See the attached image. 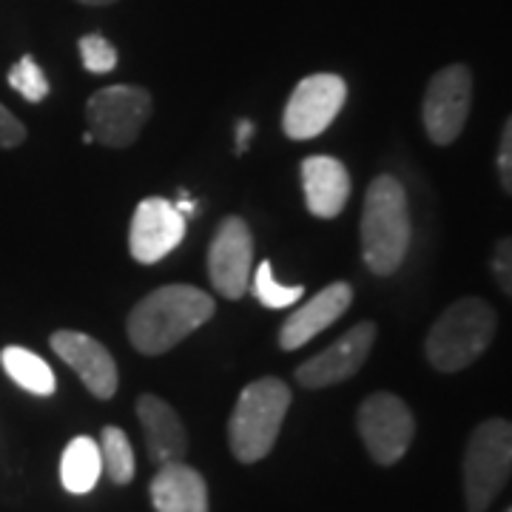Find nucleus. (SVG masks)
<instances>
[{
  "mask_svg": "<svg viewBox=\"0 0 512 512\" xmlns=\"http://www.w3.org/2000/svg\"><path fill=\"white\" fill-rule=\"evenodd\" d=\"M217 313L214 299L194 285H163L140 299L128 313V339L137 353L160 356Z\"/></svg>",
  "mask_w": 512,
  "mask_h": 512,
  "instance_id": "f257e3e1",
  "label": "nucleus"
},
{
  "mask_svg": "<svg viewBox=\"0 0 512 512\" xmlns=\"http://www.w3.org/2000/svg\"><path fill=\"white\" fill-rule=\"evenodd\" d=\"M413 222L407 191L393 174H379L365 194L362 208V256L376 276H390L402 268L410 251Z\"/></svg>",
  "mask_w": 512,
  "mask_h": 512,
  "instance_id": "f03ea898",
  "label": "nucleus"
},
{
  "mask_svg": "<svg viewBox=\"0 0 512 512\" xmlns=\"http://www.w3.org/2000/svg\"><path fill=\"white\" fill-rule=\"evenodd\" d=\"M495 328L498 316L493 305L478 296H464L433 322L424 342L427 362L439 373H458L487 353Z\"/></svg>",
  "mask_w": 512,
  "mask_h": 512,
  "instance_id": "7ed1b4c3",
  "label": "nucleus"
},
{
  "mask_svg": "<svg viewBox=\"0 0 512 512\" xmlns=\"http://www.w3.org/2000/svg\"><path fill=\"white\" fill-rule=\"evenodd\" d=\"M291 399V387L276 376L256 379L239 393L228 419V444L237 461L256 464L274 450Z\"/></svg>",
  "mask_w": 512,
  "mask_h": 512,
  "instance_id": "20e7f679",
  "label": "nucleus"
},
{
  "mask_svg": "<svg viewBox=\"0 0 512 512\" xmlns=\"http://www.w3.org/2000/svg\"><path fill=\"white\" fill-rule=\"evenodd\" d=\"M464 504L487 512L512 476V421L487 419L473 430L464 450Z\"/></svg>",
  "mask_w": 512,
  "mask_h": 512,
  "instance_id": "39448f33",
  "label": "nucleus"
},
{
  "mask_svg": "<svg viewBox=\"0 0 512 512\" xmlns=\"http://www.w3.org/2000/svg\"><path fill=\"white\" fill-rule=\"evenodd\" d=\"M356 427L370 458L382 467H393L396 461H402L416 436L413 410L396 393L367 396L356 413Z\"/></svg>",
  "mask_w": 512,
  "mask_h": 512,
  "instance_id": "423d86ee",
  "label": "nucleus"
},
{
  "mask_svg": "<svg viewBox=\"0 0 512 512\" xmlns=\"http://www.w3.org/2000/svg\"><path fill=\"white\" fill-rule=\"evenodd\" d=\"M151 117V94L140 86H106L86 103L89 131L97 143L128 148Z\"/></svg>",
  "mask_w": 512,
  "mask_h": 512,
  "instance_id": "0eeeda50",
  "label": "nucleus"
},
{
  "mask_svg": "<svg viewBox=\"0 0 512 512\" xmlns=\"http://www.w3.org/2000/svg\"><path fill=\"white\" fill-rule=\"evenodd\" d=\"M473 103V72L464 63H453L436 72L427 83L421 120L427 128V137L436 146L456 143L458 134L467 126Z\"/></svg>",
  "mask_w": 512,
  "mask_h": 512,
  "instance_id": "6e6552de",
  "label": "nucleus"
},
{
  "mask_svg": "<svg viewBox=\"0 0 512 512\" xmlns=\"http://www.w3.org/2000/svg\"><path fill=\"white\" fill-rule=\"evenodd\" d=\"M348 100V83L339 74H311L299 80L285 106L282 128L291 140L319 137Z\"/></svg>",
  "mask_w": 512,
  "mask_h": 512,
  "instance_id": "1a4fd4ad",
  "label": "nucleus"
},
{
  "mask_svg": "<svg viewBox=\"0 0 512 512\" xmlns=\"http://www.w3.org/2000/svg\"><path fill=\"white\" fill-rule=\"evenodd\" d=\"M211 285L225 299H242L254 276V237L242 217H225L208 248Z\"/></svg>",
  "mask_w": 512,
  "mask_h": 512,
  "instance_id": "9d476101",
  "label": "nucleus"
},
{
  "mask_svg": "<svg viewBox=\"0 0 512 512\" xmlns=\"http://www.w3.org/2000/svg\"><path fill=\"white\" fill-rule=\"evenodd\" d=\"M376 333H379V328L373 322L353 325L333 345L311 356L305 365L296 367V382L302 387H311V390H322V387H333V384L353 379L376 345Z\"/></svg>",
  "mask_w": 512,
  "mask_h": 512,
  "instance_id": "9b49d317",
  "label": "nucleus"
},
{
  "mask_svg": "<svg viewBox=\"0 0 512 512\" xmlns=\"http://www.w3.org/2000/svg\"><path fill=\"white\" fill-rule=\"evenodd\" d=\"M185 237V217L165 197H148L137 205L128 231V251L140 265H154Z\"/></svg>",
  "mask_w": 512,
  "mask_h": 512,
  "instance_id": "f8f14e48",
  "label": "nucleus"
},
{
  "mask_svg": "<svg viewBox=\"0 0 512 512\" xmlns=\"http://www.w3.org/2000/svg\"><path fill=\"white\" fill-rule=\"evenodd\" d=\"M49 342L57 356L80 376V382L86 384V390L92 396L111 399L117 393L120 373H117V365H114L106 345H100L97 339L80 333V330H55Z\"/></svg>",
  "mask_w": 512,
  "mask_h": 512,
  "instance_id": "ddd939ff",
  "label": "nucleus"
},
{
  "mask_svg": "<svg viewBox=\"0 0 512 512\" xmlns=\"http://www.w3.org/2000/svg\"><path fill=\"white\" fill-rule=\"evenodd\" d=\"M353 302V288L348 282H333L325 291H319L313 296L311 302H305L302 308L282 322L279 328V348L282 350H296L302 345H308L316 333L328 330L336 319H342L345 311Z\"/></svg>",
  "mask_w": 512,
  "mask_h": 512,
  "instance_id": "4468645a",
  "label": "nucleus"
},
{
  "mask_svg": "<svg viewBox=\"0 0 512 512\" xmlns=\"http://www.w3.org/2000/svg\"><path fill=\"white\" fill-rule=\"evenodd\" d=\"M137 419L146 433L148 456L157 467L183 461L188 453V433H185L183 419L177 416L171 404L154 393H143L137 399Z\"/></svg>",
  "mask_w": 512,
  "mask_h": 512,
  "instance_id": "2eb2a0df",
  "label": "nucleus"
},
{
  "mask_svg": "<svg viewBox=\"0 0 512 512\" xmlns=\"http://www.w3.org/2000/svg\"><path fill=\"white\" fill-rule=\"evenodd\" d=\"M302 188L308 211L319 220H333L345 211L350 200V174L336 157L316 154L302 163Z\"/></svg>",
  "mask_w": 512,
  "mask_h": 512,
  "instance_id": "dca6fc26",
  "label": "nucleus"
},
{
  "mask_svg": "<svg viewBox=\"0 0 512 512\" xmlns=\"http://www.w3.org/2000/svg\"><path fill=\"white\" fill-rule=\"evenodd\" d=\"M151 501L157 512H208V487L194 467L174 461L151 478Z\"/></svg>",
  "mask_w": 512,
  "mask_h": 512,
  "instance_id": "f3484780",
  "label": "nucleus"
},
{
  "mask_svg": "<svg viewBox=\"0 0 512 512\" xmlns=\"http://www.w3.org/2000/svg\"><path fill=\"white\" fill-rule=\"evenodd\" d=\"M103 476V456L100 444L89 436H77L66 444L60 458V481L72 495H86L97 487Z\"/></svg>",
  "mask_w": 512,
  "mask_h": 512,
  "instance_id": "a211bd4d",
  "label": "nucleus"
},
{
  "mask_svg": "<svg viewBox=\"0 0 512 512\" xmlns=\"http://www.w3.org/2000/svg\"><path fill=\"white\" fill-rule=\"evenodd\" d=\"M0 365L12 382L23 390H29L32 396H52L55 393V370L29 348H18V345L3 348L0 350Z\"/></svg>",
  "mask_w": 512,
  "mask_h": 512,
  "instance_id": "6ab92c4d",
  "label": "nucleus"
},
{
  "mask_svg": "<svg viewBox=\"0 0 512 512\" xmlns=\"http://www.w3.org/2000/svg\"><path fill=\"white\" fill-rule=\"evenodd\" d=\"M100 456H103V470L109 473L114 484L123 487L134 478V450H131V441L120 427H103Z\"/></svg>",
  "mask_w": 512,
  "mask_h": 512,
  "instance_id": "aec40b11",
  "label": "nucleus"
},
{
  "mask_svg": "<svg viewBox=\"0 0 512 512\" xmlns=\"http://www.w3.org/2000/svg\"><path fill=\"white\" fill-rule=\"evenodd\" d=\"M251 291L268 311H279V308H291L293 302H299L302 293H305V285L276 282L274 274H271V262L265 259V262H259L256 276H251Z\"/></svg>",
  "mask_w": 512,
  "mask_h": 512,
  "instance_id": "412c9836",
  "label": "nucleus"
},
{
  "mask_svg": "<svg viewBox=\"0 0 512 512\" xmlns=\"http://www.w3.org/2000/svg\"><path fill=\"white\" fill-rule=\"evenodd\" d=\"M9 86L15 89V92L23 97V100H29V103H40V100H46V94H49V80H46V74L43 69L35 63V57L32 55H23L9 69Z\"/></svg>",
  "mask_w": 512,
  "mask_h": 512,
  "instance_id": "4be33fe9",
  "label": "nucleus"
},
{
  "mask_svg": "<svg viewBox=\"0 0 512 512\" xmlns=\"http://www.w3.org/2000/svg\"><path fill=\"white\" fill-rule=\"evenodd\" d=\"M80 57L83 66L94 74H106L117 66V49L103 35L80 37Z\"/></svg>",
  "mask_w": 512,
  "mask_h": 512,
  "instance_id": "5701e85b",
  "label": "nucleus"
},
{
  "mask_svg": "<svg viewBox=\"0 0 512 512\" xmlns=\"http://www.w3.org/2000/svg\"><path fill=\"white\" fill-rule=\"evenodd\" d=\"M490 268H493L495 282L501 285V291L512 299V237H504L495 242Z\"/></svg>",
  "mask_w": 512,
  "mask_h": 512,
  "instance_id": "b1692460",
  "label": "nucleus"
},
{
  "mask_svg": "<svg viewBox=\"0 0 512 512\" xmlns=\"http://www.w3.org/2000/svg\"><path fill=\"white\" fill-rule=\"evenodd\" d=\"M498 177L504 191L512 197V117L501 131V143H498Z\"/></svg>",
  "mask_w": 512,
  "mask_h": 512,
  "instance_id": "393cba45",
  "label": "nucleus"
},
{
  "mask_svg": "<svg viewBox=\"0 0 512 512\" xmlns=\"http://www.w3.org/2000/svg\"><path fill=\"white\" fill-rule=\"evenodd\" d=\"M26 140V126L0 103V148H18Z\"/></svg>",
  "mask_w": 512,
  "mask_h": 512,
  "instance_id": "a878e982",
  "label": "nucleus"
},
{
  "mask_svg": "<svg viewBox=\"0 0 512 512\" xmlns=\"http://www.w3.org/2000/svg\"><path fill=\"white\" fill-rule=\"evenodd\" d=\"M234 131H237V154H245V151H248V143H251V137H254L256 126L251 123V120H245V117H242Z\"/></svg>",
  "mask_w": 512,
  "mask_h": 512,
  "instance_id": "bb28decb",
  "label": "nucleus"
},
{
  "mask_svg": "<svg viewBox=\"0 0 512 512\" xmlns=\"http://www.w3.org/2000/svg\"><path fill=\"white\" fill-rule=\"evenodd\" d=\"M180 194H183V197H180V202H177L174 208H177L183 217H194V214H197V202L188 197V191H180Z\"/></svg>",
  "mask_w": 512,
  "mask_h": 512,
  "instance_id": "cd10ccee",
  "label": "nucleus"
},
{
  "mask_svg": "<svg viewBox=\"0 0 512 512\" xmlns=\"http://www.w3.org/2000/svg\"><path fill=\"white\" fill-rule=\"evenodd\" d=\"M80 3H86V6H109L114 0H80Z\"/></svg>",
  "mask_w": 512,
  "mask_h": 512,
  "instance_id": "c85d7f7f",
  "label": "nucleus"
},
{
  "mask_svg": "<svg viewBox=\"0 0 512 512\" xmlns=\"http://www.w3.org/2000/svg\"><path fill=\"white\" fill-rule=\"evenodd\" d=\"M507 512H512V507H510V510H507Z\"/></svg>",
  "mask_w": 512,
  "mask_h": 512,
  "instance_id": "c756f323",
  "label": "nucleus"
}]
</instances>
